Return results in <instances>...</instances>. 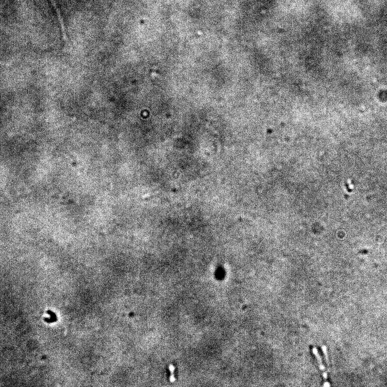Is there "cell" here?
<instances>
[{
  "label": "cell",
  "instance_id": "obj_1",
  "mask_svg": "<svg viewBox=\"0 0 387 387\" xmlns=\"http://www.w3.org/2000/svg\"><path fill=\"white\" fill-rule=\"evenodd\" d=\"M312 351L313 355L315 356V358L317 361L318 363L319 368H320V370L322 372V376L324 380H326L327 378V374L325 367L323 364L322 359L321 356L319 354L317 349L316 347H313L312 348Z\"/></svg>",
  "mask_w": 387,
  "mask_h": 387
},
{
  "label": "cell",
  "instance_id": "obj_2",
  "mask_svg": "<svg viewBox=\"0 0 387 387\" xmlns=\"http://www.w3.org/2000/svg\"><path fill=\"white\" fill-rule=\"evenodd\" d=\"M322 350L323 353L324 357H325V361H326V364L327 366V368L329 369H330V363L328 357V352H327V347L325 345H322Z\"/></svg>",
  "mask_w": 387,
  "mask_h": 387
},
{
  "label": "cell",
  "instance_id": "obj_3",
  "mask_svg": "<svg viewBox=\"0 0 387 387\" xmlns=\"http://www.w3.org/2000/svg\"><path fill=\"white\" fill-rule=\"evenodd\" d=\"M169 371L171 373L170 376L169 377L170 382H171V383H173V382H175V377H174V372L175 370V367L173 365H169Z\"/></svg>",
  "mask_w": 387,
  "mask_h": 387
},
{
  "label": "cell",
  "instance_id": "obj_4",
  "mask_svg": "<svg viewBox=\"0 0 387 387\" xmlns=\"http://www.w3.org/2000/svg\"><path fill=\"white\" fill-rule=\"evenodd\" d=\"M47 314H49V315H50V317H57L55 313H54V312L52 311L48 310L47 311Z\"/></svg>",
  "mask_w": 387,
  "mask_h": 387
},
{
  "label": "cell",
  "instance_id": "obj_5",
  "mask_svg": "<svg viewBox=\"0 0 387 387\" xmlns=\"http://www.w3.org/2000/svg\"><path fill=\"white\" fill-rule=\"evenodd\" d=\"M331 385H330V383H329L328 382H325L323 385L324 387H329Z\"/></svg>",
  "mask_w": 387,
  "mask_h": 387
}]
</instances>
